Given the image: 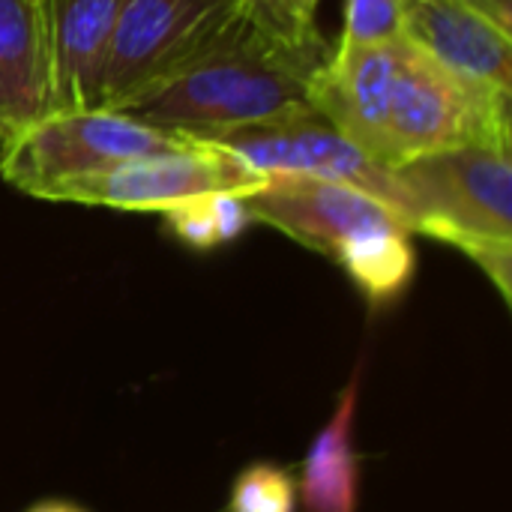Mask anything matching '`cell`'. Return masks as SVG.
Masks as SVG:
<instances>
[{
  "label": "cell",
  "instance_id": "obj_1",
  "mask_svg": "<svg viewBox=\"0 0 512 512\" xmlns=\"http://www.w3.org/2000/svg\"><path fill=\"white\" fill-rule=\"evenodd\" d=\"M309 102L384 168L474 141L512 144L510 96L456 78L405 36L327 57Z\"/></svg>",
  "mask_w": 512,
  "mask_h": 512
},
{
  "label": "cell",
  "instance_id": "obj_2",
  "mask_svg": "<svg viewBox=\"0 0 512 512\" xmlns=\"http://www.w3.org/2000/svg\"><path fill=\"white\" fill-rule=\"evenodd\" d=\"M327 57L324 36L294 42L246 15L195 63L114 111L198 141H216L243 126L315 111L309 90Z\"/></svg>",
  "mask_w": 512,
  "mask_h": 512
},
{
  "label": "cell",
  "instance_id": "obj_3",
  "mask_svg": "<svg viewBox=\"0 0 512 512\" xmlns=\"http://www.w3.org/2000/svg\"><path fill=\"white\" fill-rule=\"evenodd\" d=\"M243 207L252 222L333 258L372 309L393 306L414 279L417 255L408 225L357 186L276 174L243 195Z\"/></svg>",
  "mask_w": 512,
  "mask_h": 512
},
{
  "label": "cell",
  "instance_id": "obj_4",
  "mask_svg": "<svg viewBox=\"0 0 512 512\" xmlns=\"http://www.w3.org/2000/svg\"><path fill=\"white\" fill-rule=\"evenodd\" d=\"M396 213L411 234L465 252L512 300L510 144L474 141L405 159L390 168Z\"/></svg>",
  "mask_w": 512,
  "mask_h": 512
},
{
  "label": "cell",
  "instance_id": "obj_5",
  "mask_svg": "<svg viewBox=\"0 0 512 512\" xmlns=\"http://www.w3.org/2000/svg\"><path fill=\"white\" fill-rule=\"evenodd\" d=\"M195 144L201 141L141 123L114 108L57 111L21 129L0 150V177L18 192L42 198V192L60 180Z\"/></svg>",
  "mask_w": 512,
  "mask_h": 512
},
{
  "label": "cell",
  "instance_id": "obj_6",
  "mask_svg": "<svg viewBox=\"0 0 512 512\" xmlns=\"http://www.w3.org/2000/svg\"><path fill=\"white\" fill-rule=\"evenodd\" d=\"M246 15H252L246 0H120L99 108H120L168 81L219 45Z\"/></svg>",
  "mask_w": 512,
  "mask_h": 512
},
{
  "label": "cell",
  "instance_id": "obj_7",
  "mask_svg": "<svg viewBox=\"0 0 512 512\" xmlns=\"http://www.w3.org/2000/svg\"><path fill=\"white\" fill-rule=\"evenodd\" d=\"M270 177L252 171L213 141L186 150L153 153L114 168L60 180L42 192L48 201L96 204L132 213H168L180 204L213 195H252Z\"/></svg>",
  "mask_w": 512,
  "mask_h": 512
},
{
  "label": "cell",
  "instance_id": "obj_8",
  "mask_svg": "<svg viewBox=\"0 0 512 512\" xmlns=\"http://www.w3.org/2000/svg\"><path fill=\"white\" fill-rule=\"evenodd\" d=\"M213 144L234 153L240 162H246L252 171L264 177L288 174V177L348 183L381 198L396 213V189H393L390 168L369 159L318 111L276 120V123L243 126L216 138Z\"/></svg>",
  "mask_w": 512,
  "mask_h": 512
},
{
  "label": "cell",
  "instance_id": "obj_9",
  "mask_svg": "<svg viewBox=\"0 0 512 512\" xmlns=\"http://www.w3.org/2000/svg\"><path fill=\"white\" fill-rule=\"evenodd\" d=\"M402 36L456 78L510 96L512 39L462 0H405Z\"/></svg>",
  "mask_w": 512,
  "mask_h": 512
},
{
  "label": "cell",
  "instance_id": "obj_10",
  "mask_svg": "<svg viewBox=\"0 0 512 512\" xmlns=\"http://www.w3.org/2000/svg\"><path fill=\"white\" fill-rule=\"evenodd\" d=\"M48 114L99 108L102 69L111 51L120 0H42Z\"/></svg>",
  "mask_w": 512,
  "mask_h": 512
},
{
  "label": "cell",
  "instance_id": "obj_11",
  "mask_svg": "<svg viewBox=\"0 0 512 512\" xmlns=\"http://www.w3.org/2000/svg\"><path fill=\"white\" fill-rule=\"evenodd\" d=\"M45 114V3L0 0V150Z\"/></svg>",
  "mask_w": 512,
  "mask_h": 512
},
{
  "label": "cell",
  "instance_id": "obj_12",
  "mask_svg": "<svg viewBox=\"0 0 512 512\" xmlns=\"http://www.w3.org/2000/svg\"><path fill=\"white\" fill-rule=\"evenodd\" d=\"M360 402V372L342 387L327 426L312 438L300 465L297 504L306 512H357L360 504V453L354 441Z\"/></svg>",
  "mask_w": 512,
  "mask_h": 512
},
{
  "label": "cell",
  "instance_id": "obj_13",
  "mask_svg": "<svg viewBox=\"0 0 512 512\" xmlns=\"http://www.w3.org/2000/svg\"><path fill=\"white\" fill-rule=\"evenodd\" d=\"M162 216L171 234L192 249H216L240 237L252 222L240 195H213V198L189 201Z\"/></svg>",
  "mask_w": 512,
  "mask_h": 512
},
{
  "label": "cell",
  "instance_id": "obj_14",
  "mask_svg": "<svg viewBox=\"0 0 512 512\" xmlns=\"http://www.w3.org/2000/svg\"><path fill=\"white\" fill-rule=\"evenodd\" d=\"M405 0H345V24L330 57H348L402 36Z\"/></svg>",
  "mask_w": 512,
  "mask_h": 512
},
{
  "label": "cell",
  "instance_id": "obj_15",
  "mask_svg": "<svg viewBox=\"0 0 512 512\" xmlns=\"http://www.w3.org/2000/svg\"><path fill=\"white\" fill-rule=\"evenodd\" d=\"M225 512H297V477L276 462H249L231 483Z\"/></svg>",
  "mask_w": 512,
  "mask_h": 512
},
{
  "label": "cell",
  "instance_id": "obj_16",
  "mask_svg": "<svg viewBox=\"0 0 512 512\" xmlns=\"http://www.w3.org/2000/svg\"><path fill=\"white\" fill-rule=\"evenodd\" d=\"M246 3H249V12L255 15L258 24H264L267 30H273L285 39H294V42L321 39L318 24H309L300 15L297 0H246Z\"/></svg>",
  "mask_w": 512,
  "mask_h": 512
},
{
  "label": "cell",
  "instance_id": "obj_17",
  "mask_svg": "<svg viewBox=\"0 0 512 512\" xmlns=\"http://www.w3.org/2000/svg\"><path fill=\"white\" fill-rule=\"evenodd\" d=\"M462 3H468L471 9H477V12H480V15H486L492 24H498L501 30H507V33H510L512 0H462Z\"/></svg>",
  "mask_w": 512,
  "mask_h": 512
},
{
  "label": "cell",
  "instance_id": "obj_18",
  "mask_svg": "<svg viewBox=\"0 0 512 512\" xmlns=\"http://www.w3.org/2000/svg\"><path fill=\"white\" fill-rule=\"evenodd\" d=\"M24 512H90L81 504H72V501H60V498H48V501H39L33 507H27Z\"/></svg>",
  "mask_w": 512,
  "mask_h": 512
},
{
  "label": "cell",
  "instance_id": "obj_19",
  "mask_svg": "<svg viewBox=\"0 0 512 512\" xmlns=\"http://www.w3.org/2000/svg\"><path fill=\"white\" fill-rule=\"evenodd\" d=\"M318 3L321 0H297V9H300V15L309 21V24H315V12H318Z\"/></svg>",
  "mask_w": 512,
  "mask_h": 512
},
{
  "label": "cell",
  "instance_id": "obj_20",
  "mask_svg": "<svg viewBox=\"0 0 512 512\" xmlns=\"http://www.w3.org/2000/svg\"><path fill=\"white\" fill-rule=\"evenodd\" d=\"M222 512H225V510H222Z\"/></svg>",
  "mask_w": 512,
  "mask_h": 512
}]
</instances>
